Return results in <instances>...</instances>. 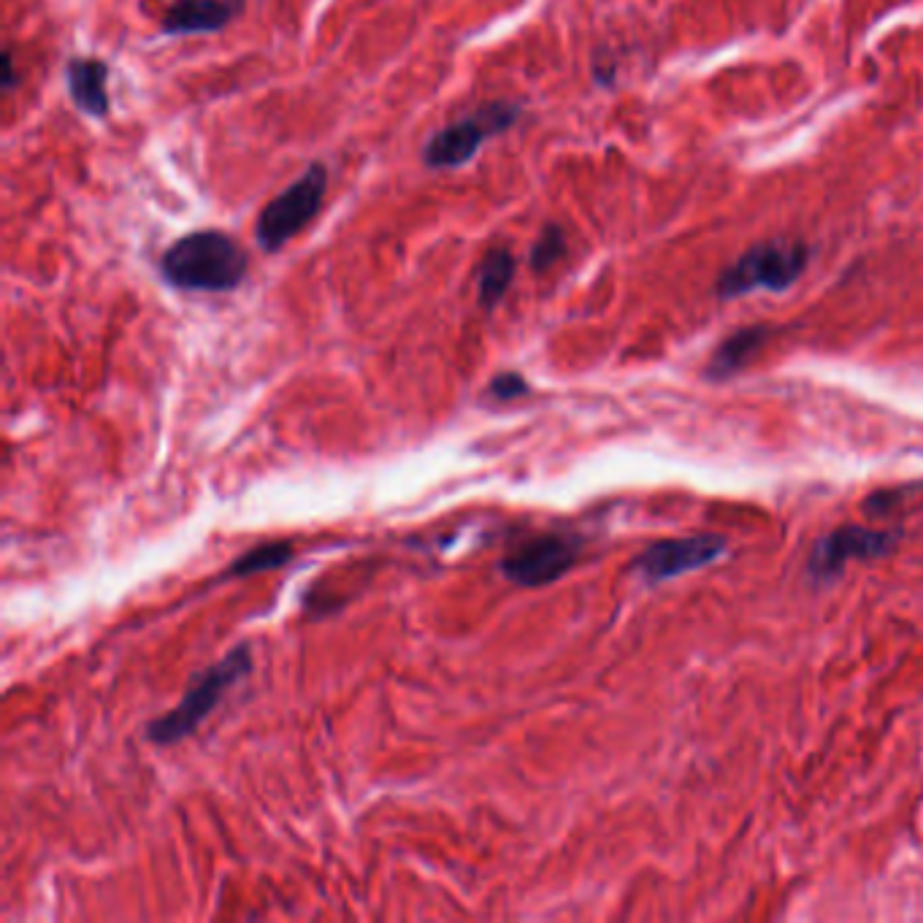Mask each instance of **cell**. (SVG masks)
Returning <instances> with one entry per match:
<instances>
[{
	"instance_id": "13",
	"label": "cell",
	"mask_w": 923,
	"mask_h": 923,
	"mask_svg": "<svg viewBox=\"0 0 923 923\" xmlns=\"http://www.w3.org/2000/svg\"><path fill=\"white\" fill-rule=\"evenodd\" d=\"M293 558V545L290 542H266V545L253 547L244 555H238L231 564V569L225 571V577H249L260 575V571H271L285 566Z\"/></svg>"
},
{
	"instance_id": "14",
	"label": "cell",
	"mask_w": 923,
	"mask_h": 923,
	"mask_svg": "<svg viewBox=\"0 0 923 923\" xmlns=\"http://www.w3.org/2000/svg\"><path fill=\"white\" fill-rule=\"evenodd\" d=\"M566 253H569V244H566L564 227L555 225V222H547V225L542 227L540 238L534 242V247H531V268H534L536 274L551 271L555 263L566 258Z\"/></svg>"
},
{
	"instance_id": "4",
	"label": "cell",
	"mask_w": 923,
	"mask_h": 923,
	"mask_svg": "<svg viewBox=\"0 0 923 923\" xmlns=\"http://www.w3.org/2000/svg\"><path fill=\"white\" fill-rule=\"evenodd\" d=\"M523 109L512 101H488L460 120L449 122L425 142L423 163L434 171L460 168L477 157L482 144L499 133L510 131L520 120Z\"/></svg>"
},
{
	"instance_id": "6",
	"label": "cell",
	"mask_w": 923,
	"mask_h": 923,
	"mask_svg": "<svg viewBox=\"0 0 923 923\" xmlns=\"http://www.w3.org/2000/svg\"><path fill=\"white\" fill-rule=\"evenodd\" d=\"M902 534L891 529L839 525L815 542L808 558V575L815 582H829L843 575L850 560H872L897 551Z\"/></svg>"
},
{
	"instance_id": "7",
	"label": "cell",
	"mask_w": 923,
	"mask_h": 923,
	"mask_svg": "<svg viewBox=\"0 0 923 923\" xmlns=\"http://www.w3.org/2000/svg\"><path fill=\"white\" fill-rule=\"evenodd\" d=\"M582 540L571 534H536L520 542L501 560V575L523 588H542L560 580L577 564Z\"/></svg>"
},
{
	"instance_id": "1",
	"label": "cell",
	"mask_w": 923,
	"mask_h": 923,
	"mask_svg": "<svg viewBox=\"0 0 923 923\" xmlns=\"http://www.w3.org/2000/svg\"><path fill=\"white\" fill-rule=\"evenodd\" d=\"M249 258L227 233L196 231L163 253L160 274L171 288L198 293H227L247 277Z\"/></svg>"
},
{
	"instance_id": "8",
	"label": "cell",
	"mask_w": 923,
	"mask_h": 923,
	"mask_svg": "<svg viewBox=\"0 0 923 923\" xmlns=\"http://www.w3.org/2000/svg\"><path fill=\"white\" fill-rule=\"evenodd\" d=\"M723 553H726V540L718 534L677 536V540H661L645 547L634 560V569L640 571L642 580L656 586V582L675 580L688 571L704 569L721 560Z\"/></svg>"
},
{
	"instance_id": "9",
	"label": "cell",
	"mask_w": 923,
	"mask_h": 923,
	"mask_svg": "<svg viewBox=\"0 0 923 923\" xmlns=\"http://www.w3.org/2000/svg\"><path fill=\"white\" fill-rule=\"evenodd\" d=\"M236 0H174L160 20L166 36H201L218 33L236 16Z\"/></svg>"
},
{
	"instance_id": "11",
	"label": "cell",
	"mask_w": 923,
	"mask_h": 923,
	"mask_svg": "<svg viewBox=\"0 0 923 923\" xmlns=\"http://www.w3.org/2000/svg\"><path fill=\"white\" fill-rule=\"evenodd\" d=\"M767 325H750V329H739L729 333L721 344L712 353L710 364H707V377L710 379H726L739 369H745L753 358H756L758 349L769 342Z\"/></svg>"
},
{
	"instance_id": "10",
	"label": "cell",
	"mask_w": 923,
	"mask_h": 923,
	"mask_svg": "<svg viewBox=\"0 0 923 923\" xmlns=\"http://www.w3.org/2000/svg\"><path fill=\"white\" fill-rule=\"evenodd\" d=\"M109 66L98 57H74L66 66V85L74 107L90 116L109 114V92H107Z\"/></svg>"
},
{
	"instance_id": "2",
	"label": "cell",
	"mask_w": 923,
	"mask_h": 923,
	"mask_svg": "<svg viewBox=\"0 0 923 923\" xmlns=\"http://www.w3.org/2000/svg\"><path fill=\"white\" fill-rule=\"evenodd\" d=\"M249 669H253L249 645L233 647L222 661L214 664L212 669L201 671V675L192 680V686L187 688L182 702L174 707L171 712H166V715L149 723V739L155 742V745H177V742L196 734L198 726L212 715L214 707L225 697L227 688L236 686L238 680H244V677L249 675Z\"/></svg>"
},
{
	"instance_id": "15",
	"label": "cell",
	"mask_w": 923,
	"mask_h": 923,
	"mask_svg": "<svg viewBox=\"0 0 923 923\" xmlns=\"http://www.w3.org/2000/svg\"><path fill=\"white\" fill-rule=\"evenodd\" d=\"M488 393L499 401H512V399H520V396L529 393V382H525L520 374L507 371V374H499V377L490 382Z\"/></svg>"
},
{
	"instance_id": "16",
	"label": "cell",
	"mask_w": 923,
	"mask_h": 923,
	"mask_svg": "<svg viewBox=\"0 0 923 923\" xmlns=\"http://www.w3.org/2000/svg\"><path fill=\"white\" fill-rule=\"evenodd\" d=\"M16 81H20V76H16V68H14V49H5L3 52V90L11 92L16 87Z\"/></svg>"
},
{
	"instance_id": "3",
	"label": "cell",
	"mask_w": 923,
	"mask_h": 923,
	"mask_svg": "<svg viewBox=\"0 0 923 923\" xmlns=\"http://www.w3.org/2000/svg\"><path fill=\"white\" fill-rule=\"evenodd\" d=\"M808 263L810 247L802 242L772 238V242L753 244L732 266L723 268L718 277V296L737 298L753 293V290L782 293L808 271Z\"/></svg>"
},
{
	"instance_id": "5",
	"label": "cell",
	"mask_w": 923,
	"mask_h": 923,
	"mask_svg": "<svg viewBox=\"0 0 923 923\" xmlns=\"http://www.w3.org/2000/svg\"><path fill=\"white\" fill-rule=\"evenodd\" d=\"M329 190V168L312 163L293 185L263 207L255 225V238L266 253L282 249L296 233H301L320 214Z\"/></svg>"
},
{
	"instance_id": "12",
	"label": "cell",
	"mask_w": 923,
	"mask_h": 923,
	"mask_svg": "<svg viewBox=\"0 0 923 923\" xmlns=\"http://www.w3.org/2000/svg\"><path fill=\"white\" fill-rule=\"evenodd\" d=\"M518 260L507 247H493L482 255L477 266V298L485 312L496 309L515 279Z\"/></svg>"
}]
</instances>
